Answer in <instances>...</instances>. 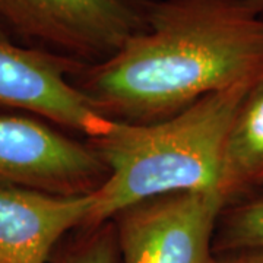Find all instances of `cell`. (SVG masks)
<instances>
[{
    "mask_svg": "<svg viewBox=\"0 0 263 263\" xmlns=\"http://www.w3.org/2000/svg\"><path fill=\"white\" fill-rule=\"evenodd\" d=\"M209 263H263V249H241L214 253Z\"/></svg>",
    "mask_w": 263,
    "mask_h": 263,
    "instance_id": "8fae6325",
    "label": "cell"
},
{
    "mask_svg": "<svg viewBox=\"0 0 263 263\" xmlns=\"http://www.w3.org/2000/svg\"><path fill=\"white\" fill-rule=\"evenodd\" d=\"M0 19L82 67L108 62L146 29L145 0H0Z\"/></svg>",
    "mask_w": 263,
    "mask_h": 263,
    "instance_id": "3957f363",
    "label": "cell"
},
{
    "mask_svg": "<svg viewBox=\"0 0 263 263\" xmlns=\"http://www.w3.org/2000/svg\"><path fill=\"white\" fill-rule=\"evenodd\" d=\"M218 189L170 193L124 208L110 219L120 263H209L219 214Z\"/></svg>",
    "mask_w": 263,
    "mask_h": 263,
    "instance_id": "277c9868",
    "label": "cell"
},
{
    "mask_svg": "<svg viewBox=\"0 0 263 263\" xmlns=\"http://www.w3.org/2000/svg\"><path fill=\"white\" fill-rule=\"evenodd\" d=\"M89 196H59L0 184V263H48L59 241L82 228Z\"/></svg>",
    "mask_w": 263,
    "mask_h": 263,
    "instance_id": "52a82bcc",
    "label": "cell"
},
{
    "mask_svg": "<svg viewBox=\"0 0 263 263\" xmlns=\"http://www.w3.org/2000/svg\"><path fill=\"white\" fill-rule=\"evenodd\" d=\"M51 263H120L113 221L76 230L75 237Z\"/></svg>",
    "mask_w": 263,
    "mask_h": 263,
    "instance_id": "30bf717a",
    "label": "cell"
},
{
    "mask_svg": "<svg viewBox=\"0 0 263 263\" xmlns=\"http://www.w3.org/2000/svg\"><path fill=\"white\" fill-rule=\"evenodd\" d=\"M108 168L89 142L46 123L0 116V184L59 196H89L103 187Z\"/></svg>",
    "mask_w": 263,
    "mask_h": 263,
    "instance_id": "5b68a950",
    "label": "cell"
},
{
    "mask_svg": "<svg viewBox=\"0 0 263 263\" xmlns=\"http://www.w3.org/2000/svg\"><path fill=\"white\" fill-rule=\"evenodd\" d=\"M263 249V186L228 203L219 214L214 253Z\"/></svg>",
    "mask_w": 263,
    "mask_h": 263,
    "instance_id": "9c48e42d",
    "label": "cell"
},
{
    "mask_svg": "<svg viewBox=\"0 0 263 263\" xmlns=\"http://www.w3.org/2000/svg\"><path fill=\"white\" fill-rule=\"evenodd\" d=\"M252 84L206 95L165 120L113 122L105 135L88 139L108 179L94 193L86 226L110 221L145 199L218 189L230 130Z\"/></svg>",
    "mask_w": 263,
    "mask_h": 263,
    "instance_id": "7a4b0ae2",
    "label": "cell"
},
{
    "mask_svg": "<svg viewBox=\"0 0 263 263\" xmlns=\"http://www.w3.org/2000/svg\"><path fill=\"white\" fill-rule=\"evenodd\" d=\"M146 29L70 81L105 120L148 124L263 73V0H145Z\"/></svg>",
    "mask_w": 263,
    "mask_h": 263,
    "instance_id": "6da1fadb",
    "label": "cell"
},
{
    "mask_svg": "<svg viewBox=\"0 0 263 263\" xmlns=\"http://www.w3.org/2000/svg\"><path fill=\"white\" fill-rule=\"evenodd\" d=\"M263 186V73L249 86L227 141L218 190L226 205Z\"/></svg>",
    "mask_w": 263,
    "mask_h": 263,
    "instance_id": "ba28073f",
    "label": "cell"
},
{
    "mask_svg": "<svg viewBox=\"0 0 263 263\" xmlns=\"http://www.w3.org/2000/svg\"><path fill=\"white\" fill-rule=\"evenodd\" d=\"M82 66L41 48L15 44L0 27V105L22 108L88 139L111 129L70 81Z\"/></svg>",
    "mask_w": 263,
    "mask_h": 263,
    "instance_id": "8992f818",
    "label": "cell"
}]
</instances>
